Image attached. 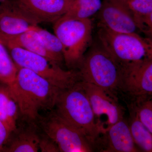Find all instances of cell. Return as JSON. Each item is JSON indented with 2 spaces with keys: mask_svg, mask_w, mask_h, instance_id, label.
Listing matches in <instances>:
<instances>
[{
  "mask_svg": "<svg viewBox=\"0 0 152 152\" xmlns=\"http://www.w3.org/2000/svg\"><path fill=\"white\" fill-rule=\"evenodd\" d=\"M18 70L7 47L0 41V82L10 86L15 80Z\"/></svg>",
  "mask_w": 152,
  "mask_h": 152,
  "instance_id": "obj_20",
  "label": "cell"
},
{
  "mask_svg": "<svg viewBox=\"0 0 152 152\" xmlns=\"http://www.w3.org/2000/svg\"><path fill=\"white\" fill-rule=\"evenodd\" d=\"M53 23L55 34L62 45L66 65L72 69L78 67L92 42V21L61 18Z\"/></svg>",
  "mask_w": 152,
  "mask_h": 152,
  "instance_id": "obj_5",
  "label": "cell"
},
{
  "mask_svg": "<svg viewBox=\"0 0 152 152\" xmlns=\"http://www.w3.org/2000/svg\"><path fill=\"white\" fill-rule=\"evenodd\" d=\"M99 12L98 26L116 32L138 34L140 31L124 0H110L102 4Z\"/></svg>",
  "mask_w": 152,
  "mask_h": 152,
  "instance_id": "obj_11",
  "label": "cell"
},
{
  "mask_svg": "<svg viewBox=\"0 0 152 152\" xmlns=\"http://www.w3.org/2000/svg\"><path fill=\"white\" fill-rule=\"evenodd\" d=\"M41 130L57 144L61 152H91L94 146L82 132L60 117L54 110L38 119Z\"/></svg>",
  "mask_w": 152,
  "mask_h": 152,
  "instance_id": "obj_7",
  "label": "cell"
},
{
  "mask_svg": "<svg viewBox=\"0 0 152 152\" xmlns=\"http://www.w3.org/2000/svg\"><path fill=\"white\" fill-rule=\"evenodd\" d=\"M151 98L150 96L136 98L129 106L134 110L140 121L152 133Z\"/></svg>",
  "mask_w": 152,
  "mask_h": 152,
  "instance_id": "obj_21",
  "label": "cell"
},
{
  "mask_svg": "<svg viewBox=\"0 0 152 152\" xmlns=\"http://www.w3.org/2000/svg\"><path fill=\"white\" fill-rule=\"evenodd\" d=\"M130 116L129 127L133 140L141 152H152V133L139 119L136 113L129 106Z\"/></svg>",
  "mask_w": 152,
  "mask_h": 152,
  "instance_id": "obj_18",
  "label": "cell"
},
{
  "mask_svg": "<svg viewBox=\"0 0 152 152\" xmlns=\"http://www.w3.org/2000/svg\"><path fill=\"white\" fill-rule=\"evenodd\" d=\"M94 150L102 152H141L133 140L127 121L123 118L107 130L95 141Z\"/></svg>",
  "mask_w": 152,
  "mask_h": 152,
  "instance_id": "obj_12",
  "label": "cell"
},
{
  "mask_svg": "<svg viewBox=\"0 0 152 152\" xmlns=\"http://www.w3.org/2000/svg\"><path fill=\"white\" fill-rule=\"evenodd\" d=\"M18 68L15 79L9 87L16 100L23 120L37 122L41 112L54 108L57 97L63 89L28 69Z\"/></svg>",
  "mask_w": 152,
  "mask_h": 152,
  "instance_id": "obj_1",
  "label": "cell"
},
{
  "mask_svg": "<svg viewBox=\"0 0 152 152\" xmlns=\"http://www.w3.org/2000/svg\"><path fill=\"white\" fill-rule=\"evenodd\" d=\"M80 81L61 91L53 109L62 118L83 133L94 146L103 131L97 122Z\"/></svg>",
  "mask_w": 152,
  "mask_h": 152,
  "instance_id": "obj_2",
  "label": "cell"
},
{
  "mask_svg": "<svg viewBox=\"0 0 152 152\" xmlns=\"http://www.w3.org/2000/svg\"><path fill=\"white\" fill-rule=\"evenodd\" d=\"M19 115L18 106L10 87L0 82V121L10 134L16 129Z\"/></svg>",
  "mask_w": 152,
  "mask_h": 152,
  "instance_id": "obj_16",
  "label": "cell"
},
{
  "mask_svg": "<svg viewBox=\"0 0 152 152\" xmlns=\"http://www.w3.org/2000/svg\"><path fill=\"white\" fill-rule=\"evenodd\" d=\"M0 41L6 47L22 48L42 56L59 66L61 64L56 57L47 50L35 30L16 35L7 36L0 34Z\"/></svg>",
  "mask_w": 152,
  "mask_h": 152,
  "instance_id": "obj_15",
  "label": "cell"
},
{
  "mask_svg": "<svg viewBox=\"0 0 152 152\" xmlns=\"http://www.w3.org/2000/svg\"><path fill=\"white\" fill-rule=\"evenodd\" d=\"M78 68L80 80L100 87L118 97L121 94L122 67L100 44L85 54Z\"/></svg>",
  "mask_w": 152,
  "mask_h": 152,
  "instance_id": "obj_3",
  "label": "cell"
},
{
  "mask_svg": "<svg viewBox=\"0 0 152 152\" xmlns=\"http://www.w3.org/2000/svg\"><path fill=\"white\" fill-rule=\"evenodd\" d=\"M73 0H11L14 5L38 24L53 23L62 17Z\"/></svg>",
  "mask_w": 152,
  "mask_h": 152,
  "instance_id": "obj_10",
  "label": "cell"
},
{
  "mask_svg": "<svg viewBox=\"0 0 152 152\" xmlns=\"http://www.w3.org/2000/svg\"><path fill=\"white\" fill-rule=\"evenodd\" d=\"M12 4L11 0H0V12Z\"/></svg>",
  "mask_w": 152,
  "mask_h": 152,
  "instance_id": "obj_25",
  "label": "cell"
},
{
  "mask_svg": "<svg viewBox=\"0 0 152 152\" xmlns=\"http://www.w3.org/2000/svg\"><path fill=\"white\" fill-rule=\"evenodd\" d=\"M38 24L30 19L12 3L0 12V34L16 35L35 30Z\"/></svg>",
  "mask_w": 152,
  "mask_h": 152,
  "instance_id": "obj_14",
  "label": "cell"
},
{
  "mask_svg": "<svg viewBox=\"0 0 152 152\" xmlns=\"http://www.w3.org/2000/svg\"><path fill=\"white\" fill-rule=\"evenodd\" d=\"M122 94L132 101L152 94V59L133 64L123 69Z\"/></svg>",
  "mask_w": 152,
  "mask_h": 152,
  "instance_id": "obj_9",
  "label": "cell"
},
{
  "mask_svg": "<svg viewBox=\"0 0 152 152\" xmlns=\"http://www.w3.org/2000/svg\"><path fill=\"white\" fill-rule=\"evenodd\" d=\"M26 125L17 126L10 134L7 146L3 151L8 152H37L39 151V140L41 129L37 122L26 121Z\"/></svg>",
  "mask_w": 152,
  "mask_h": 152,
  "instance_id": "obj_13",
  "label": "cell"
},
{
  "mask_svg": "<svg viewBox=\"0 0 152 152\" xmlns=\"http://www.w3.org/2000/svg\"><path fill=\"white\" fill-rule=\"evenodd\" d=\"M101 0H73L69 8L61 18L84 20L90 19L100 10Z\"/></svg>",
  "mask_w": 152,
  "mask_h": 152,
  "instance_id": "obj_19",
  "label": "cell"
},
{
  "mask_svg": "<svg viewBox=\"0 0 152 152\" xmlns=\"http://www.w3.org/2000/svg\"><path fill=\"white\" fill-rule=\"evenodd\" d=\"M6 47L18 66L33 71L60 89H65L80 80L78 71L65 70L45 57L22 48Z\"/></svg>",
  "mask_w": 152,
  "mask_h": 152,
  "instance_id": "obj_6",
  "label": "cell"
},
{
  "mask_svg": "<svg viewBox=\"0 0 152 152\" xmlns=\"http://www.w3.org/2000/svg\"><path fill=\"white\" fill-rule=\"evenodd\" d=\"M35 31L39 36L47 50L56 57L61 64L64 61L62 45L56 35L48 31L37 27Z\"/></svg>",
  "mask_w": 152,
  "mask_h": 152,
  "instance_id": "obj_22",
  "label": "cell"
},
{
  "mask_svg": "<svg viewBox=\"0 0 152 152\" xmlns=\"http://www.w3.org/2000/svg\"><path fill=\"white\" fill-rule=\"evenodd\" d=\"M10 133L5 125L0 121V152L3 151L4 146L9 137Z\"/></svg>",
  "mask_w": 152,
  "mask_h": 152,
  "instance_id": "obj_24",
  "label": "cell"
},
{
  "mask_svg": "<svg viewBox=\"0 0 152 152\" xmlns=\"http://www.w3.org/2000/svg\"><path fill=\"white\" fill-rule=\"evenodd\" d=\"M92 108L96 120L104 132L103 119L105 121V129L124 118V109L120 105L118 97L94 85L80 80Z\"/></svg>",
  "mask_w": 152,
  "mask_h": 152,
  "instance_id": "obj_8",
  "label": "cell"
},
{
  "mask_svg": "<svg viewBox=\"0 0 152 152\" xmlns=\"http://www.w3.org/2000/svg\"><path fill=\"white\" fill-rule=\"evenodd\" d=\"M140 31L151 35L152 0H124Z\"/></svg>",
  "mask_w": 152,
  "mask_h": 152,
  "instance_id": "obj_17",
  "label": "cell"
},
{
  "mask_svg": "<svg viewBox=\"0 0 152 152\" xmlns=\"http://www.w3.org/2000/svg\"><path fill=\"white\" fill-rule=\"evenodd\" d=\"M100 44L122 69L152 59V42L138 34L116 32L98 26Z\"/></svg>",
  "mask_w": 152,
  "mask_h": 152,
  "instance_id": "obj_4",
  "label": "cell"
},
{
  "mask_svg": "<svg viewBox=\"0 0 152 152\" xmlns=\"http://www.w3.org/2000/svg\"><path fill=\"white\" fill-rule=\"evenodd\" d=\"M39 150L42 152H60L57 144L41 130L39 140Z\"/></svg>",
  "mask_w": 152,
  "mask_h": 152,
  "instance_id": "obj_23",
  "label": "cell"
}]
</instances>
